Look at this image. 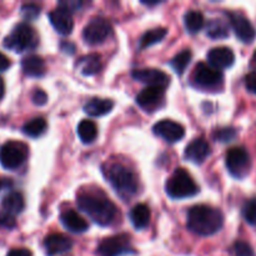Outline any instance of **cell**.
Masks as SVG:
<instances>
[{
  "instance_id": "cell-1",
  "label": "cell",
  "mask_w": 256,
  "mask_h": 256,
  "mask_svg": "<svg viewBox=\"0 0 256 256\" xmlns=\"http://www.w3.org/2000/svg\"><path fill=\"white\" fill-rule=\"evenodd\" d=\"M76 204L90 219L98 225L108 226L115 220L118 209L112 200L108 199L102 192H84L76 198Z\"/></svg>"
},
{
  "instance_id": "cell-2",
  "label": "cell",
  "mask_w": 256,
  "mask_h": 256,
  "mask_svg": "<svg viewBox=\"0 0 256 256\" xmlns=\"http://www.w3.org/2000/svg\"><path fill=\"white\" fill-rule=\"evenodd\" d=\"M224 225V215L210 205H195L188 212V228L200 236H210Z\"/></svg>"
},
{
  "instance_id": "cell-3",
  "label": "cell",
  "mask_w": 256,
  "mask_h": 256,
  "mask_svg": "<svg viewBox=\"0 0 256 256\" xmlns=\"http://www.w3.org/2000/svg\"><path fill=\"white\" fill-rule=\"evenodd\" d=\"M108 182H110L115 192L122 198H129L136 194L138 179L134 172L122 164H110L104 170Z\"/></svg>"
},
{
  "instance_id": "cell-4",
  "label": "cell",
  "mask_w": 256,
  "mask_h": 256,
  "mask_svg": "<svg viewBox=\"0 0 256 256\" xmlns=\"http://www.w3.org/2000/svg\"><path fill=\"white\" fill-rule=\"evenodd\" d=\"M166 194L172 199H185V198H192L199 192V186L192 175L182 168H179L174 172V174L169 178L165 185Z\"/></svg>"
},
{
  "instance_id": "cell-5",
  "label": "cell",
  "mask_w": 256,
  "mask_h": 256,
  "mask_svg": "<svg viewBox=\"0 0 256 256\" xmlns=\"http://www.w3.org/2000/svg\"><path fill=\"white\" fill-rule=\"evenodd\" d=\"M39 44L38 34L34 28L26 22H20L12 29L10 35L4 39V46L15 52H22L36 48Z\"/></svg>"
},
{
  "instance_id": "cell-6",
  "label": "cell",
  "mask_w": 256,
  "mask_h": 256,
  "mask_svg": "<svg viewBox=\"0 0 256 256\" xmlns=\"http://www.w3.org/2000/svg\"><path fill=\"white\" fill-rule=\"evenodd\" d=\"M192 82L194 86L202 90H218L224 82V75L220 70L212 65L199 62L192 74Z\"/></svg>"
},
{
  "instance_id": "cell-7",
  "label": "cell",
  "mask_w": 256,
  "mask_h": 256,
  "mask_svg": "<svg viewBox=\"0 0 256 256\" xmlns=\"http://www.w3.org/2000/svg\"><path fill=\"white\" fill-rule=\"evenodd\" d=\"M29 155V148L20 142H8L0 148V164L8 170L22 166Z\"/></svg>"
},
{
  "instance_id": "cell-8",
  "label": "cell",
  "mask_w": 256,
  "mask_h": 256,
  "mask_svg": "<svg viewBox=\"0 0 256 256\" xmlns=\"http://www.w3.org/2000/svg\"><path fill=\"white\" fill-rule=\"evenodd\" d=\"M225 164L230 174L236 179H242L249 174L252 162H250V155L246 149L242 146L232 148L226 152L225 156Z\"/></svg>"
},
{
  "instance_id": "cell-9",
  "label": "cell",
  "mask_w": 256,
  "mask_h": 256,
  "mask_svg": "<svg viewBox=\"0 0 256 256\" xmlns=\"http://www.w3.org/2000/svg\"><path fill=\"white\" fill-rule=\"evenodd\" d=\"M112 24L105 18L95 16L82 29V39L89 45H98L112 34Z\"/></svg>"
},
{
  "instance_id": "cell-10",
  "label": "cell",
  "mask_w": 256,
  "mask_h": 256,
  "mask_svg": "<svg viewBox=\"0 0 256 256\" xmlns=\"http://www.w3.org/2000/svg\"><path fill=\"white\" fill-rule=\"evenodd\" d=\"M99 256H122L134 252L129 235L120 234L102 240L96 249Z\"/></svg>"
},
{
  "instance_id": "cell-11",
  "label": "cell",
  "mask_w": 256,
  "mask_h": 256,
  "mask_svg": "<svg viewBox=\"0 0 256 256\" xmlns=\"http://www.w3.org/2000/svg\"><path fill=\"white\" fill-rule=\"evenodd\" d=\"M136 104L142 110L152 112L165 104V90L160 86H146L138 94Z\"/></svg>"
},
{
  "instance_id": "cell-12",
  "label": "cell",
  "mask_w": 256,
  "mask_h": 256,
  "mask_svg": "<svg viewBox=\"0 0 256 256\" xmlns=\"http://www.w3.org/2000/svg\"><path fill=\"white\" fill-rule=\"evenodd\" d=\"M228 16H229L230 25L232 26L235 35L239 38V40H242V42H248V44L254 42L256 38V29L245 15H242V12H228Z\"/></svg>"
},
{
  "instance_id": "cell-13",
  "label": "cell",
  "mask_w": 256,
  "mask_h": 256,
  "mask_svg": "<svg viewBox=\"0 0 256 256\" xmlns=\"http://www.w3.org/2000/svg\"><path fill=\"white\" fill-rule=\"evenodd\" d=\"M155 135L160 136L168 142H176L185 136V129L182 124L174 120L162 119L152 126Z\"/></svg>"
},
{
  "instance_id": "cell-14",
  "label": "cell",
  "mask_w": 256,
  "mask_h": 256,
  "mask_svg": "<svg viewBox=\"0 0 256 256\" xmlns=\"http://www.w3.org/2000/svg\"><path fill=\"white\" fill-rule=\"evenodd\" d=\"M132 78L140 82L148 84V86L164 88L169 84V75L165 74L162 70L154 68H144V69H135L132 72Z\"/></svg>"
},
{
  "instance_id": "cell-15",
  "label": "cell",
  "mask_w": 256,
  "mask_h": 256,
  "mask_svg": "<svg viewBox=\"0 0 256 256\" xmlns=\"http://www.w3.org/2000/svg\"><path fill=\"white\" fill-rule=\"evenodd\" d=\"M208 62L215 69H226L235 62V54L230 48L218 46L212 48L208 54Z\"/></svg>"
},
{
  "instance_id": "cell-16",
  "label": "cell",
  "mask_w": 256,
  "mask_h": 256,
  "mask_svg": "<svg viewBox=\"0 0 256 256\" xmlns=\"http://www.w3.org/2000/svg\"><path fill=\"white\" fill-rule=\"evenodd\" d=\"M49 19L52 28H54L60 35L72 34V28H74L72 12H66V10L58 6L56 9L52 10V12H49Z\"/></svg>"
},
{
  "instance_id": "cell-17",
  "label": "cell",
  "mask_w": 256,
  "mask_h": 256,
  "mask_svg": "<svg viewBox=\"0 0 256 256\" xmlns=\"http://www.w3.org/2000/svg\"><path fill=\"white\" fill-rule=\"evenodd\" d=\"M72 248L70 238L62 234H50L44 239V249L49 256H55L68 252Z\"/></svg>"
},
{
  "instance_id": "cell-18",
  "label": "cell",
  "mask_w": 256,
  "mask_h": 256,
  "mask_svg": "<svg viewBox=\"0 0 256 256\" xmlns=\"http://www.w3.org/2000/svg\"><path fill=\"white\" fill-rule=\"evenodd\" d=\"M209 155L210 145L202 138H198V139L192 140L184 152L185 159L192 162H195V164H202V162H204L205 159Z\"/></svg>"
},
{
  "instance_id": "cell-19",
  "label": "cell",
  "mask_w": 256,
  "mask_h": 256,
  "mask_svg": "<svg viewBox=\"0 0 256 256\" xmlns=\"http://www.w3.org/2000/svg\"><path fill=\"white\" fill-rule=\"evenodd\" d=\"M60 222L64 225L65 229H68L72 232H84L89 228L86 220L79 212L72 209L64 210L62 215H60Z\"/></svg>"
},
{
  "instance_id": "cell-20",
  "label": "cell",
  "mask_w": 256,
  "mask_h": 256,
  "mask_svg": "<svg viewBox=\"0 0 256 256\" xmlns=\"http://www.w3.org/2000/svg\"><path fill=\"white\" fill-rule=\"evenodd\" d=\"M22 68L24 74L32 78H40L46 72L44 59L35 54L25 56L22 62Z\"/></svg>"
},
{
  "instance_id": "cell-21",
  "label": "cell",
  "mask_w": 256,
  "mask_h": 256,
  "mask_svg": "<svg viewBox=\"0 0 256 256\" xmlns=\"http://www.w3.org/2000/svg\"><path fill=\"white\" fill-rule=\"evenodd\" d=\"M114 108V102L110 99L92 98L84 105V112L90 116H102L109 114Z\"/></svg>"
},
{
  "instance_id": "cell-22",
  "label": "cell",
  "mask_w": 256,
  "mask_h": 256,
  "mask_svg": "<svg viewBox=\"0 0 256 256\" xmlns=\"http://www.w3.org/2000/svg\"><path fill=\"white\" fill-rule=\"evenodd\" d=\"M2 206L4 209V212L12 215V216L20 214L25 208L24 196L19 192H9V194L2 198Z\"/></svg>"
},
{
  "instance_id": "cell-23",
  "label": "cell",
  "mask_w": 256,
  "mask_h": 256,
  "mask_svg": "<svg viewBox=\"0 0 256 256\" xmlns=\"http://www.w3.org/2000/svg\"><path fill=\"white\" fill-rule=\"evenodd\" d=\"M76 68L82 75H94L98 74L102 69V60L96 54H90L82 56L76 62Z\"/></svg>"
},
{
  "instance_id": "cell-24",
  "label": "cell",
  "mask_w": 256,
  "mask_h": 256,
  "mask_svg": "<svg viewBox=\"0 0 256 256\" xmlns=\"http://www.w3.org/2000/svg\"><path fill=\"white\" fill-rule=\"evenodd\" d=\"M150 209L145 204H138L130 212V220L135 229L142 230L146 228L150 222Z\"/></svg>"
},
{
  "instance_id": "cell-25",
  "label": "cell",
  "mask_w": 256,
  "mask_h": 256,
  "mask_svg": "<svg viewBox=\"0 0 256 256\" xmlns=\"http://www.w3.org/2000/svg\"><path fill=\"white\" fill-rule=\"evenodd\" d=\"M204 15L198 10H190L184 15V25L190 34H196L204 28Z\"/></svg>"
},
{
  "instance_id": "cell-26",
  "label": "cell",
  "mask_w": 256,
  "mask_h": 256,
  "mask_svg": "<svg viewBox=\"0 0 256 256\" xmlns=\"http://www.w3.org/2000/svg\"><path fill=\"white\" fill-rule=\"evenodd\" d=\"M78 135L84 144H90L98 136V126L92 120H82L78 125Z\"/></svg>"
},
{
  "instance_id": "cell-27",
  "label": "cell",
  "mask_w": 256,
  "mask_h": 256,
  "mask_svg": "<svg viewBox=\"0 0 256 256\" xmlns=\"http://www.w3.org/2000/svg\"><path fill=\"white\" fill-rule=\"evenodd\" d=\"M168 34L166 28H154V29H150L145 32L144 35L140 39L139 49H145V48H149L152 45L158 44V42H162Z\"/></svg>"
},
{
  "instance_id": "cell-28",
  "label": "cell",
  "mask_w": 256,
  "mask_h": 256,
  "mask_svg": "<svg viewBox=\"0 0 256 256\" xmlns=\"http://www.w3.org/2000/svg\"><path fill=\"white\" fill-rule=\"evenodd\" d=\"M48 124L44 118H34L22 125V132L30 138H39L46 132Z\"/></svg>"
},
{
  "instance_id": "cell-29",
  "label": "cell",
  "mask_w": 256,
  "mask_h": 256,
  "mask_svg": "<svg viewBox=\"0 0 256 256\" xmlns=\"http://www.w3.org/2000/svg\"><path fill=\"white\" fill-rule=\"evenodd\" d=\"M208 36L212 39H224L229 36V26L222 19H212L206 26Z\"/></svg>"
},
{
  "instance_id": "cell-30",
  "label": "cell",
  "mask_w": 256,
  "mask_h": 256,
  "mask_svg": "<svg viewBox=\"0 0 256 256\" xmlns=\"http://www.w3.org/2000/svg\"><path fill=\"white\" fill-rule=\"evenodd\" d=\"M192 54L190 50L188 49L182 50V52H179V54L175 55V56L172 58V62H170V66L172 68V70H174L176 74L179 75L184 74L186 68L189 66L190 62H192Z\"/></svg>"
},
{
  "instance_id": "cell-31",
  "label": "cell",
  "mask_w": 256,
  "mask_h": 256,
  "mask_svg": "<svg viewBox=\"0 0 256 256\" xmlns=\"http://www.w3.org/2000/svg\"><path fill=\"white\" fill-rule=\"evenodd\" d=\"M238 132L235 130V128L232 126H226V128H222V129L215 130V132L212 134V138H214L216 142H232V140L236 138Z\"/></svg>"
},
{
  "instance_id": "cell-32",
  "label": "cell",
  "mask_w": 256,
  "mask_h": 256,
  "mask_svg": "<svg viewBox=\"0 0 256 256\" xmlns=\"http://www.w3.org/2000/svg\"><path fill=\"white\" fill-rule=\"evenodd\" d=\"M242 216L250 225H256V198L245 202L242 208Z\"/></svg>"
},
{
  "instance_id": "cell-33",
  "label": "cell",
  "mask_w": 256,
  "mask_h": 256,
  "mask_svg": "<svg viewBox=\"0 0 256 256\" xmlns=\"http://www.w3.org/2000/svg\"><path fill=\"white\" fill-rule=\"evenodd\" d=\"M20 12H22V18L25 20H34L39 16L40 6L38 4H34V2H28V4L22 5Z\"/></svg>"
},
{
  "instance_id": "cell-34",
  "label": "cell",
  "mask_w": 256,
  "mask_h": 256,
  "mask_svg": "<svg viewBox=\"0 0 256 256\" xmlns=\"http://www.w3.org/2000/svg\"><path fill=\"white\" fill-rule=\"evenodd\" d=\"M234 252L236 256H255L254 250L248 242H236L234 244Z\"/></svg>"
},
{
  "instance_id": "cell-35",
  "label": "cell",
  "mask_w": 256,
  "mask_h": 256,
  "mask_svg": "<svg viewBox=\"0 0 256 256\" xmlns=\"http://www.w3.org/2000/svg\"><path fill=\"white\" fill-rule=\"evenodd\" d=\"M82 5V2H76V0H66V2H60L58 6L62 8V9L66 10V12H76L80 9V6Z\"/></svg>"
},
{
  "instance_id": "cell-36",
  "label": "cell",
  "mask_w": 256,
  "mask_h": 256,
  "mask_svg": "<svg viewBox=\"0 0 256 256\" xmlns=\"http://www.w3.org/2000/svg\"><path fill=\"white\" fill-rule=\"evenodd\" d=\"M14 226H15L14 216L6 214V212H0V228L12 229Z\"/></svg>"
},
{
  "instance_id": "cell-37",
  "label": "cell",
  "mask_w": 256,
  "mask_h": 256,
  "mask_svg": "<svg viewBox=\"0 0 256 256\" xmlns=\"http://www.w3.org/2000/svg\"><path fill=\"white\" fill-rule=\"evenodd\" d=\"M48 95L45 94V92H42V89H36L34 92H32V102L38 106H42L46 102Z\"/></svg>"
},
{
  "instance_id": "cell-38",
  "label": "cell",
  "mask_w": 256,
  "mask_h": 256,
  "mask_svg": "<svg viewBox=\"0 0 256 256\" xmlns=\"http://www.w3.org/2000/svg\"><path fill=\"white\" fill-rule=\"evenodd\" d=\"M245 86L249 92L256 94V72H252L245 76Z\"/></svg>"
},
{
  "instance_id": "cell-39",
  "label": "cell",
  "mask_w": 256,
  "mask_h": 256,
  "mask_svg": "<svg viewBox=\"0 0 256 256\" xmlns=\"http://www.w3.org/2000/svg\"><path fill=\"white\" fill-rule=\"evenodd\" d=\"M6 256H32L30 250L25 249V248H18V249H12L8 252Z\"/></svg>"
},
{
  "instance_id": "cell-40",
  "label": "cell",
  "mask_w": 256,
  "mask_h": 256,
  "mask_svg": "<svg viewBox=\"0 0 256 256\" xmlns=\"http://www.w3.org/2000/svg\"><path fill=\"white\" fill-rule=\"evenodd\" d=\"M9 66H10L9 58L0 52V72H5L6 69H9Z\"/></svg>"
},
{
  "instance_id": "cell-41",
  "label": "cell",
  "mask_w": 256,
  "mask_h": 256,
  "mask_svg": "<svg viewBox=\"0 0 256 256\" xmlns=\"http://www.w3.org/2000/svg\"><path fill=\"white\" fill-rule=\"evenodd\" d=\"M4 94H5V82L4 80H2V78H0V100L4 98Z\"/></svg>"
},
{
  "instance_id": "cell-42",
  "label": "cell",
  "mask_w": 256,
  "mask_h": 256,
  "mask_svg": "<svg viewBox=\"0 0 256 256\" xmlns=\"http://www.w3.org/2000/svg\"><path fill=\"white\" fill-rule=\"evenodd\" d=\"M0 188H2V182H0Z\"/></svg>"
}]
</instances>
